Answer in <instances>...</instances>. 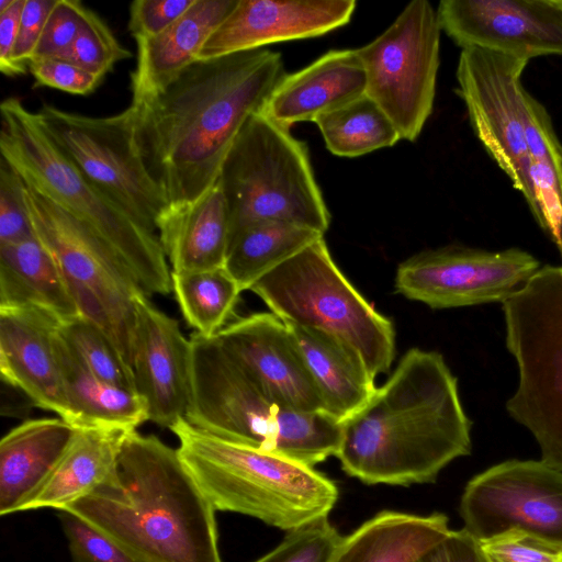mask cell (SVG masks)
<instances>
[{"label": "cell", "instance_id": "obj_1", "mask_svg": "<svg viewBox=\"0 0 562 562\" xmlns=\"http://www.w3.org/2000/svg\"><path fill=\"white\" fill-rule=\"evenodd\" d=\"M266 48L195 60L164 91L135 104V143L169 205L192 202L218 179L246 121L285 76Z\"/></svg>", "mask_w": 562, "mask_h": 562}, {"label": "cell", "instance_id": "obj_2", "mask_svg": "<svg viewBox=\"0 0 562 562\" xmlns=\"http://www.w3.org/2000/svg\"><path fill=\"white\" fill-rule=\"evenodd\" d=\"M472 422L443 356L411 348L371 398L341 422L335 457L366 484L435 482L471 453Z\"/></svg>", "mask_w": 562, "mask_h": 562}, {"label": "cell", "instance_id": "obj_3", "mask_svg": "<svg viewBox=\"0 0 562 562\" xmlns=\"http://www.w3.org/2000/svg\"><path fill=\"white\" fill-rule=\"evenodd\" d=\"M63 510L138 562H223L216 510L178 449L137 429L126 436L111 479Z\"/></svg>", "mask_w": 562, "mask_h": 562}, {"label": "cell", "instance_id": "obj_4", "mask_svg": "<svg viewBox=\"0 0 562 562\" xmlns=\"http://www.w3.org/2000/svg\"><path fill=\"white\" fill-rule=\"evenodd\" d=\"M184 419L215 437L313 467L335 456L341 423L325 412H299L271 398L217 336L190 337Z\"/></svg>", "mask_w": 562, "mask_h": 562}, {"label": "cell", "instance_id": "obj_5", "mask_svg": "<svg viewBox=\"0 0 562 562\" xmlns=\"http://www.w3.org/2000/svg\"><path fill=\"white\" fill-rule=\"evenodd\" d=\"M1 158L25 184L61 206L103 241L148 297L172 292L171 269L158 235L86 179L56 147L37 112L14 97L0 104Z\"/></svg>", "mask_w": 562, "mask_h": 562}, {"label": "cell", "instance_id": "obj_6", "mask_svg": "<svg viewBox=\"0 0 562 562\" xmlns=\"http://www.w3.org/2000/svg\"><path fill=\"white\" fill-rule=\"evenodd\" d=\"M170 430L180 458L215 510L292 531L328 517L336 484L313 467L205 432L184 418Z\"/></svg>", "mask_w": 562, "mask_h": 562}, {"label": "cell", "instance_id": "obj_7", "mask_svg": "<svg viewBox=\"0 0 562 562\" xmlns=\"http://www.w3.org/2000/svg\"><path fill=\"white\" fill-rule=\"evenodd\" d=\"M218 179L227 207L229 243L263 221L290 222L322 234L329 227L330 214L306 145L290 133V127L262 112L241 127Z\"/></svg>", "mask_w": 562, "mask_h": 562}, {"label": "cell", "instance_id": "obj_8", "mask_svg": "<svg viewBox=\"0 0 562 562\" xmlns=\"http://www.w3.org/2000/svg\"><path fill=\"white\" fill-rule=\"evenodd\" d=\"M282 322L325 333L350 349L375 379L395 357V329L335 263L324 237L256 281L251 288Z\"/></svg>", "mask_w": 562, "mask_h": 562}, {"label": "cell", "instance_id": "obj_9", "mask_svg": "<svg viewBox=\"0 0 562 562\" xmlns=\"http://www.w3.org/2000/svg\"><path fill=\"white\" fill-rule=\"evenodd\" d=\"M518 386L506 409L562 472V266L547 265L502 303Z\"/></svg>", "mask_w": 562, "mask_h": 562}, {"label": "cell", "instance_id": "obj_10", "mask_svg": "<svg viewBox=\"0 0 562 562\" xmlns=\"http://www.w3.org/2000/svg\"><path fill=\"white\" fill-rule=\"evenodd\" d=\"M24 198L34 234L56 259L80 315L102 328L133 367L134 300L144 292L117 256L70 213L27 184Z\"/></svg>", "mask_w": 562, "mask_h": 562}, {"label": "cell", "instance_id": "obj_11", "mask_svg": "<svg viewBox=\"0 0 562 562\" xmlns=\"http://www.w3.org/2000/svg\"><path fill=\"white\" fill-rule=\"evenodd\" d=\"M137 113L133 103L110 116H88L46 103L37 111L48 136L77 170L157 234V221L169 202L137 149Z\"/></svg>", "mask_w": 562, "mask_h": 562}, {"label": "cell", "instance_id": "obj_12", "mask_svg": "<svg viewBox=\"0 0 562 562\" xmlns=\"http://www.w3.org/2000/svg\"><path fill=\"white\" fill-rule=\"evenodd\" d=\"M440 34L437 10L427 0H413L382 34L356 49L366 71V94L402 139H417L432 112Z\"/></svg>", "mask_w": 562, "mask_h": 562}, {"label": "cell", "instance_id": "obj_13", "mask_svg": "<svg viewBox=\"0 0 562 562\" xmlns=\"http://www.w3.org/2000/svg\"><path fill=\"white\" fill-rule=\"evenodd\" d=\"M528 60L481 47L461 49L457 92L475 135L525 198L533 217L537 203L526 139L528 91L521 75Z\"/></svg>", "mask_w": 562, "mask_h": 562}, {"label": "cell", "instance_id": "obj_14", "mask_svg": "<svg viewBox=\"0 0 562 562\" xmlns=\"http://www.w3.org/2000/svg\"><path fill=\"white\" fill-rule=\"evenodd\" d=\"M540 269L528 251L459 245L423 250L402 261L395 291L434 310L505 302Z\"/></svg>", "mask_w": 562, "mask_h": 562}, {"label": "cell", "instance_id": "obj_15", "mask_svg": "<svg viewBox=\"0 0 562 562\" xmlns=\"http://www.w3.org/2000/svg\"><path fill=\"white\" fill-rule=\"evenodd\" d=\"M460 515L477 540L520 529L562 547V472L533 460L496 464L468 483Z\"/></svg>", "mask_w": 562, "mask_h": 562}, {"label": "cell", "instance_id": "obj_16", "mask_svg": "<svg viewBox=\"0 0 562 562\" xmlns=\"http://www.w3.org/2000/svg\"><path fill=\"white\" fill-rule=\"evenodd\" d=\"M437 15L458 46L530 60L562 56V0H442Z\"/></svg>", "mask_w": 562, "mask_h": 562}, {"label": "cell", "instance_id": "obj_17", "mask_svg": "<svg viewBox=\"0 0 562 562\" xmlns=\"http://www.w3.org/2000/svg\"><path fill=\"white\" fill-rule=\"evenodd\" d=\"M216 336L276 402L299 412H325L321 394L288 327L273 313L238 317Z\"/></svg>", "mask_w": 562, "mask_h": 562}, {"label": "cell", "instance_id": "obj_18", "mask_svg": "<svg viewBox=\"0 0 562 562\" xmlns=\"http://www.w3.org/2000/svg\"><path fill=\"white\" fill-rule=\"evenodd\" d=\"M356 7L355 0H238L198 60L322 36L348 24Z\"/></svg>", "mask_w": 562, "mask_h": 562}, {"label": "cell", "instance_id": "obj_19", "mask_svg": "<svg viewBox=\"0 0 562 562\" xmlns=\"http://www.w3.org/2000/svg\"><path fill=\"white\" fill-rule=\"evenodd\" d=\"M134 303L133 370L137 392L146 402L148 420L170 429L186 417L188 408L190 338L144 293H138Z\"/></svg>", "mask_w": 562, "mask_h": 562}, {"label": "cell", "instance_id": "obj_20", "mask_svg": "<svg viewBox=\"0 0 562 562\" xmlns=\"http://www.w3.org/2000/svg\"><path fill=\"white\" fill-rule=\"evenodd\" d=\"M60 323L30 307L0 306L1 380L31 402L68 422L56 352Z\"/></svg>", "mask_w": 562, "mask_h": 562}, {"label": "cell", "instance_id": "obj_21", "mask_svg": "<svg viewBox=\"0 0 562 562\" xmlns=\"http://www.w3.org/2000/svg\"><path fill=\"white\" fill-rule=\"evenodd\" d=\"M367 77L356 49H331L303 69L286 74L261 111L291 125L313 121L362 97Z\"/></svg>", "mask_w": 562, "mask_h": 562}, {"label": "cell", "instance_id": "obj_22", "mask_svg": "<svg viewBox=\"0 0 562 562\" xmlns=\"http://www.w3.org/2000/svg\"><path fill=\"white\" fill-rule=\"evenodd\" d=\"M238 0H194L188 11L162 33L136 41V66L131 75L133 104L164 91L198 60L205 42Z\"/></svg>", "mask_w": 562, "mask_h": 562}, {"label": "cell", "instance_id": "obj_23", "mask_svg": "<svg viewBox=\"0 0 562 562\" xmlns=\"http://www.w3.org/2000/svg\"><path fill=\"white\" fill-rule=\"evenodd\" d=\"M156 229L171 272L223 268L229 224L220 179L194 201L169 205Z\"/></svg>", "mask_w": 562, "mask_h": 562}, {"label": "cell", "instance_id": "obj_24", "mask_svg": "<svg viewBox=\"0 0 562 562\" xmlns=\"http://www.w3.org/2000/svg\"><path fill=\"white\" fill-rule=\"evenodd\" d=\"M78 428L60 417L27 419L0 441V514L19 513L56 468Z\"/></svg>", "mask_w": 562, "mask_h": 562}, {"label": "cell", "instance_id": "obj_25", "mask_svg": "<svg viewBox=\"0 0 562 562\" xmlns=\"http://www.w3.org/2000/svg\"><path fill=\"white\" fill-rule=\"evenodd\" d=\"M0 306L35 308L60 324L81 316L56 259L35 235L0 244Z\"/></svg>", "mask_w": 562, "mask_h": 562}, {"label": "cell", "instance_id": "obj_26", "mask_svg": "<svg viewBox=\"0 0 562 562\" xmlns=\"http://www.w3.org/2000/svg\"><path fill=\"white\" fill-rule=\"evenodd\" d=\"M133 430L79 428L67 451L20 512L63 510L90 495L113 475L122 445Z\"/></svg>", "mask_w": 562, "mask_h": 562}, {"label": "cell", "instance_id": "obj_27", "mask_svg": "<svg viewBox=\"0 0 562 562\" xmlns=\"http://www.w3.org/2000/svg\"><path fill=\"white\" fill-rule=\"evenodd\" d=\"M284 324L321 394L325 412L341 423L359 411L376 390L375 379L361 358L325 333Z\"/></svg>", "mask_w": 562, "mask_h": 562}, {"label": "cell", "instance_id": "obj_28", "mask_svg": "<svg viewBox=\"0 0 562 562\" xmlns=\"http://www.w3.org/2000/svg\"><path fill=\"white\" fill-rule=\"evenodd\" d=\"M56 352L68 404V423L75 428H121L136 430L148 420L143 396L93 374L59 331Z\"/></svg>", "mask_w": 562, "mask_h": 562}, {"label": "cell", "instance_id": "obj_29", "mask_svg": "<svg viewBox=\"0 0 562 562\" xmlns=\"http://www.w3.org/2000/svg\"><path fill=\"white\" fill-rule=\"evenodd\" d=\"M449 531L440 513L383 510L341 537L328 562H416Z\"/></svg>", "mask_w": 562, "mask_h": 562}, {"label": "cell", "instance_id": "obj_30", "mask_svg": "<svg viewBox=\"0 0 562 562\" xmlns=\"http://www.w3.org/2000/svg\"><path fill=\"white\" fill-rule=\"evenodd\" d=\"M526 139L537 203L535 220L562 255V144L546 108L530 93Z\"/></svg>", "mask_w": 562, "mask_h": 562}, {"label": "cell", "instance_id": "obj_31", "mask_svg": "<svg viewBox=\"0 0 562 562\" xmlns=\"http://www.w3.org/2000/svg\"><path fill=\"white\" fill-rule=\"evenodd\" d=\"M324 234L284 222L263 221L240 232L228 246L224 268L241 291Z\"/></svg>", "mask_w": 562, "mask_h": 562}, {"label": "cell", "instance_id": "obj_32", "mask_svg": "<svg viewBox=\"0 0 562 562\" xmlns=\"http://www.w3.org/2000/svg\"><path fill=\"white\" fill-rule=\"evenodd\" d=\"M327 149L340 157H358L391 147L401 135L384 111L367 94L314 122Z\"/></svg>", "mask_w": 562, "mask_h": 562}, {"label": "cell", "instance_id": "obj_33", "mask_svg": "<svg viewBox=\"0 0 562 562\" xmlns=\"http://www.w3.org/2000/svg\"><path fill=\"white\" fill-rule=\"evenodd\" d=\"M171 284L187 324L206 337L216 336L228 324L243 292L224 267L171 272Z\"/></svg>", "mask_w": 562, "mask_h": 562}, {"label": "cell", "instance_id": "obj_34", "mask_svg": "<svg viewBox=\"0 0 562 562\" xmlns=\"http://www.w3.org/2000/svg\"><path fill=\"white\" fill-rule=\"evenodd\" d=\"M59 331L93 374L109 383L137 392L133 367L97 324L79 316L60 324Z\"/></svg>", "mask_w": 562, "mask_h": 562}, {"label": "cell", "instance_id": "obj_35", "mask_svg": "<svg viewBox=\"0 0 562 562\" xmlns=\"http://www.w3.org/2000/svg\"><path fill=\"white\" fill-rule=\"evenodd\" d=\"M132 53L121 45L105 22L88 9L85 23L70 48L57 59L69 61L101 78Z\"/></svg>", "mask_w": 562, "mask_h": 562}, {"label": "cell", "instance_id": "obj_36", "mask_svg": "<svg viewBox=\"0 0 562 562\" xmlns=\"http://www.w3.org/2000/svg\"><path fill=\"white\" fill-rule=\"evenodd\" d=\"M342 536L328 517L318 519L286 537L255 562H328Z\"/></svg>", "mask_w": 562, "mask_h": 562}, {"label": "cell", "instance_id": "obj_37", "mask_svg": "<svg viewBox=\"0 0 562 562\" xmlns=\"http://www.w3.org/2000/svg\"><path fill=\"white\" fill-rule=\"evenodd\" d=\"M58 517L72 562H138L117 542L79 516L59 510Z\"/></svg>", "mask_w": 562, "mask_h": 562}, {"label": "cell", "instance_id": "obj_38", "mask_svg": "<svg viewBox=\"0 0 562 562\" xmlns=\"http://www.w3.org/2000/svg\"><path fill=\"white\" fill-rule=\"evenodd\" d=\"M479 542L488 562H562V547L520 529Z\"/></svg>", "mask_w": 562, "mask_h": 562}, {"label": "cell", "instance_id": "obj_39", "mask_svg": "<svg viewBox=\"0 0 562 562\" xmlns=\"http://www.w3.org/2000/svg\"><path fill=\"white\" fill-rule=\"evenodd\" d=\"M24 181L0 158V244L18 243L33 237Z\"/></svg>", "mask_w": 562, "mask_h": 562}, {"label": "cell", "instance_id": "obj_40", "mask_svg": "<svg viewBox=\"0 0 562 562\" xmlns=\"http://www.w3.org/2000/svg\"><path fill=\"white\" fill-rule=\"evenodd\" d=\"M88 8L76 0H56L45 22L33 59L57 58L67 52L81 30Z\"/></svg>", "mask_w": 562, "mask_h": 562}, {"label": "cell", "instance_id": "obj_41", "mask_svg": "<svg viewBox=\"0 0 562 562\" xmlns=\"http://www.w3.org/2000/svg\"><path fill=\"white\" fill-rule=\"evenodd\" d=\"M35 87H49L72 94L92 93L103 78L57 58L33 59L29 64Z\"/></svg>", "mask_w": 562, "mask_h": 562}, {"label": "cell", "instance_id": "obj_42", "mask_svg": "<svg viewBox=\"0 0 562 562\" xmlns=\"http://www.w3.org/2000/svg\"><path fill=\"white\" fill-rule=\"evenodd\" d=\"M194 0H136L130 5L128 30L135 41L154 37L183 15Z\"/></svg>", "mask_w": 562, "mask_h": 562}, {"label": "cell", "instance_id": "obj_43", "mask_svg": "<svg viewBox=\"0 0 562 562\" xmlns=\"http://www.w3.org/2000/svg\"><path fill=\"white\" fill-rule=\"evenodd\" d=\"M56 0H25L18 37L11 55L13 77L29 69L47 16Z\"/></svg>", "mask_w": 562, "mask_h": 562}, {"label": "cell", "instance_id": "obj_44", "mask_svg": "<svg viewBox=\"0 0 562 562\" xmlns=\"http://www.w3.org/2000/svg\"><path fill=\"white\" fill-rule=\"evenodd\" d=\"M416 562H488L477 539L464 528L452 531Z\"/></svg>", "mask_w": 562, "mask_h": 562}, {"label": "cell", "instance_id": "obj_45", "mask_svg": "<svg viewBox=\"0 0 562 562\" xmlns=\"http://www.w3.org/2000/svg\"><path fill=\"white\" fill-rule=\"evenodd\" d=\"M24 3L25 0H14L7 10L0 12V70L8 77H13L11 55L18 37Z\"/></svg>", "mask_w": 562, "mask_h": 562}, {"label": "cell", "instance_id": "obj_46", "mask_svg": "<svg viewBox=\"0 0 562 562\" xmlns=\"http://www.w3.org/2000/svg\"><path fill=\"white\" fill-rule=\"evenodd\" d=\"M14 0H0V12L7 10Z\"/></svg>", "mask_w": 562, "mask_h": 562}]
</instances>
